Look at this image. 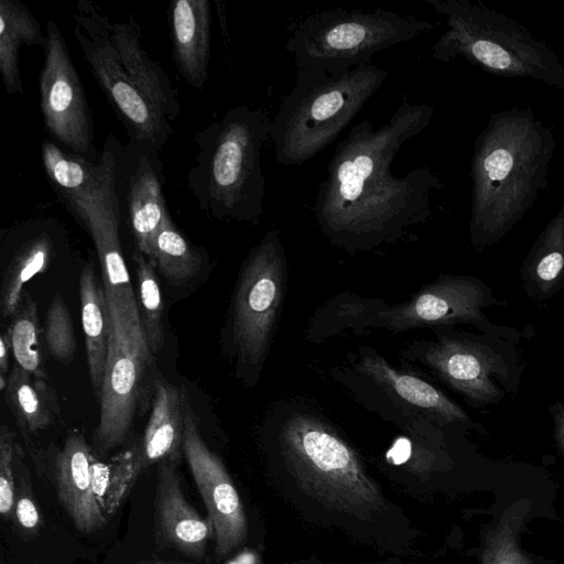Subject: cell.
<instances>
[{
    "label": "cell",
    "instance_id": "obj_18",
    "mask_svg": "<svg viewBox=\"0 0 564 564\" xmlns=\"http://www.w3.org/2000/svg\"><path fill=\"white\" fill-rule=\"evenodd\" d=\"M176 462L158 465L154 497V531L158 544L186 556L204 557L215 538L213 522L194 509L181 488Z\"/></svg>",
    "mask_w": 564,
    "mask_h": 564
},
{
    "label": "cell",
    "instance_id": "obj_34",
    "mask_svg": "<svg viewBox=\"0 0 564 564\" xmlns=\"http://www.w3.org/2000/svg\"><path fill=\"white\" fill-rule=\"evenodd\" d=\"M523 514L517 505L502 514L487 533L480 564H536L523 552L518 541Z\"/></svg>",
    "mask_w": 564,
    "mask_h": 564
},
{
    "label": "cell",
    "instance_id": "obj_23",
    "mask_svg": "<svg viewBox=\"0 0 564 564\" xmlns=\"http://www.w3.org/2000/svg\"><path fill=\"white\" fill-rule=\"evenodd\" d=\"M110 37L135 87L173 122L181 109L178 91L161 65L145 51L140 24L132 15L126 21L111 22Z\"/></svg>",
    "mask_w": 564,
    "mask_h": 564
},
{
    "label": "cell",
    "instance_id": "obj_32",
    "mask_svg": "<svg viewBox=\"0 0 564 564\" xmlns=\"http://www.w3.org/2000/svg\"><path fill=\"white\" fill-rule=\"evenodd\" d=\"M529 270L543 291L553 288L564 273V203L538 238Z\"/></svg>",
    "mask_w": 564,
    "mask_h": 564
},
{
    "label": "cell",
    "instance_id": "obj_27",
    "mask_svg": "<svg viewBox=\"0 0 564 564\" xmlns=\"http://www.w3.org/2000/svg\"><path fill=\"white\" fill-rule=\"evenodd\" d=\"M3 392L20 426L26 432L47 429L58 414L55 393L44 378L35 377L20 366L12 368Z\"/></svg>",
    "mask_w": 564,
    "mask_h": 564
},
{
    "label": "cell",
    "instance_id": "obj_5",
    "mask_svg": "<svg viewBox=\"0 0 564 564\" xmlns=\"http://www.w3.org/2000/svg\"><path fill=\"white\" fill-rule=\"evenodd\" d=\"M445 19L432 44L433 58L460 56L492 75L531 78L564 90V65L556 53L514 19L481 1L425 0Z\"/></svg>",
    "mask_w": 564,
    "mask_h": 564
},
{
    "label": "cell",
    "instance_id": "obj_4",
    "mask_svg": "<svg viewBox=\"0 0 564 564\" xmlns=\"http://www.w3.org/2000/svg\"><path fill=\"white\" fill-rule=\"evenodd\" d=\"M295 74L270 123L275 159L284 166H301L333 143L389 75L371 63L339 74L315 68Z\"/></svg>",
    "mask_w": 564,
    "mask_h": 564
},
{
    "label": "cell",
    "instance_id": "obj_33",
    "mask_svg": "<svg viewBox=\"0 0 564 564\" xmlns=\"http://www.w3.org/2000/svg\"><path fill=\"white\" fill-rule=\"evenodd\" d=\"M8 329L13 356L18 365L39 378H45L39 346V318L35 302L23 296Z\"/></svg>",
    "mask_w": 564,
    "mask_h": 564
},
{
    "label": "cell",
    "instance_id": "obj_40",
    "mask_svg": "<svg viewBox=\"0 0 564 564\" xmlns=\"http://www.w3.org/2000/svg\"><path fill=\"white\" fill-rule=\"evenodd\" d=\"M228 564H260L258 555L252 551H243Z\"/></svg>",
    "mask_w": 564,
    "mask_h": 564
},
{
    "label": "cell",
    "instance_id": "obj_39",
    "mask_svg": "<svg viewBox=\"0 0 564 564\" xmlns=\"http://www.w3.org/2000/svg\"><path fill=\"white\" fill-rule=\"evenodd\" d=\"M554 437L558 449L564 456V404L557 403L553 410Z\"/></svg>",
    "mask_w": 564,
    "mask_h": 564
},
{
    "label": "cell",
    "instance_id": "obj_9",
    "mask_svg": "<svg viewBox=\"0 0 564 564\" xmlns=\"http://www.w3.org/2000/svg\"><path fill=\"white\" fill-rule=\"evenodd\" d=\"M74 19L76 39L91 74L128 131L130 142L155 152L169 141L171 122L135 87L110 37V19L89 0H78Z\"/></svg>",
    "mask_w": 564,
    "mask_h": 564
},
{
    "label": "cell",
    "instance_id": "obj_26",
    "mask_svg": "<svg viewBox=\"0 0 564 564\" xmlns=\"http://www.w3.org/2000/svg\"><path fill=\"white\" fill-rule=\"evenodd\" d=\"M45 220L33 221L30 235L21 242L13 253L6 270L1 293L0 311L3 317L17 313L25 283L44 272L55 249L53 230Z\"/></svg>",
    "mask_w": 564,
    "mask_h": 564
},
{
    "label": "cell",
    "instance_id": "obj_12",
    "mask_svg": "<svg viewBox=\"0 0 564 564\" xmlns=\"http://www.w3.org/2000/svg\"><path fill=\"white\" fill-rule=\"evenodd\" d=\"M182 451L213 522L215 554L225 557L247 539V519L239 494L221 459L203 440L187 406Z\"/></svg>",
    "mask_w": 564,
    "mask_h": 564
},
{
    "label": "cell",
    "instance_id": "obj_19",
    "mask_svg": "<svg viewBox=\"0 0 564 564\" xmlns=\"http://www.w3.org/2000/svg\"><path fill=\"white\" fill-rule=\"evenodd\" d=\"M357 371L404 410L436 423L465 422L468 415L434 386L395 368L371 347L358 348Z\"/></svg>",
    "mask_w": 564,
    "mask_h": 564
},
{
    "label": "cell",
    "instance_id": "obj_10",
    "mask_svg": "<svg viewBox=\"0 0 564 564\" xmlns=\"http://www.w3.org/2000/svg\"><path fill=\"white\" fill-rule=\"evenodd\" d=\"M46 44L39 87L44 124L54 140L65 149L97 160L94 144V124L90 108L66 46L55 21L45 26Z\"/></svg>",
    "mask_w": 564,
    "mask_h": 564
},
{
    "label": "cell",
    "instance_id": "obj_1",
    "mask_svg": "<svg viewBox=\"0 0 564 564\" xmlns=\"http://www.w3.org/2000/svg\"><path fill=\"white\" fill-rule=\"evenodd\" d=\"M434 108L404 97L388 121L355 124L335 148L314 204L317 226L336 247L366 251L395 242L427 220L443 182L423 165L392 172L401 147L431 122Z\"/></svg>",
    "mask_w": 564,
    "mask_h": 564
},
{
    "label": "cell",
    "instance_id": "obj_42",
    "mask_svg": "<svg viewBox=\"0 0 564 564\" xmlns=\"http://www.w3.org/2000/svg\"><path fill=\"white\" fill-rule=\"evenodd\" d=\"M41 564H52V563H41Z\"/></svg>",
    "mask_w": 564,
    "mask_h": 564
},
{
    "label": "cell",
    "instance_id": "obj_30",
    "mask_svg": "<svg viewBox=\"0 0 564 564\" xmlns=\"http://www.w3.org/2000/svg\"><path fill=\"white\" fill-rule=\"evenodd\" d=\"M152 263L170 283L182 284L199 271L203 257L169 216L155 238Z\"/></svg>",
    "mask_w": 564,
    "mask_h": 564
},
{
    "label": "cell",
    "instance_id": "obj_14",
    "mask_svg": "<svg viewBox=\"0 0 564 564\" xmlns=\"http://www.w3.org/2000/svg\"><path fill=\"white\" fill-rule=\"evenodd\" d=\"M447 386L476 403H489L500 395L494 377L505 369L499 356L478 343L437 334L435 340H416L403 351Z\"/></svg>",
    "mask_w": 564,
    "mask_h": 564
},
{
    "label": "cell",
    "instance_id": "obj_11",
    "mask_svg": "<svg viewBox=\"0 0 564 564\" xmlns=\"http://www.w3.org/2000/svg\"><path fill=\"white\" fill-rule=\"evenodd\" d=\"M110 340L99 395V421L94 445L99 454L119 446L133 424L142 379L151 364L144 337L139 336L113 311H110Z\"/></svg>",
    "mask_w": 564,
    "mask_h": 564
},
{
    "label": "cell",
    "instance_id": "obj_15",
    "mask_svg": "<svg viewBox=\"0 0 564 564\" xmlns=\"http://www.w3.org/2000/svg\"><path fill=\"white\" fill-rule=\"evenodd\" d=\"M164 178L159 152L129 142L117 167V192L124 207L137 250L151 262L154 241L170 216L163 193Z\"/></svg>",
    "mask_w": 564,
    "mask_h": 564
},
{
    "label": "cell",
    "instance_id": "obj_25",
    "mask_svg": "<svg viewBox=\"0 0 564 564\" xmlns=\"http://www.w3.org/2000/svg\"><path fill=\"white\" fill-rule=\"evenodd\" d=\"M46 35L31 11L17 0H0V75L6 93L23 95L20 74L22 45L44 50Z\"/></svg>",
    "mask_w": 564,
    "mask_h": 564
},
{
    "label": "cell",
    "instance_id": "obj_16",
    "mask_svg": "<svg viewBox=\"0 0 564 564\" xmlns=\"http://www.w3.org/2000/svg\"><path fill=\"white\" fill-rule=\"evenodd\" d=\"M74 217L94 241L109 310L122 318L137 335L144 337L119 238L121 215L117 184L102 199L83 205Z\"/></svg>",
    "mask_w": 564,
    "mask_h": 564
},
{
    "label": "cell",
    "instance_id": "obj_2",
    "mask_svg": "<svg viewBox=\"0 0 564 564\" xmlns=\"http://www.w3.org/2000/svg\"><path fill=\"white\" fill-rule=\"evenodd\" d=\"M556 148L552 131L531 107L490 115L476 137L471 158L469 232L476 248L502 238L549 184Z\"/></svg>",
    "mask_w": 564,
    "mask_h": 564
},
{
    "label": "cell",
    "instance_id": "obj_22",
    "mask_svg": "<svg viewBox=\"0 0 564 564\" xmlns=\"http://www.w3.org/2000/svg\"><path fill=\"white\" fill-rule=\"evenodd\" d=\"M172 56L183 79L203 89L208 75L212 9L208 0H175L170 7Z\"/></svg>",
    "mask_w": 564,
    "mask_h": 564
},
{
    "label": "cell",
    "instance_id": "obj_20",
    "mask_svg": "<svg viewBox=\"0 0 564 564\" xmlns=\"http://www.w3.org/2000/svg\"><path fill=\"white\" fill-rule=\"evenodd\" d=\"M93 456L85 436L75 430L68 433L53 466L59 502L75 528L85 534L100 530L108 520L100 511L93 491Z\"/></svg>",
    "mask_w": 564,
    "mask_h": 564
},
{
    "label": "cell",
    "instance_id": "obj_29",
    "mask_svg": "<svg viewBox=\"0 0 564 564\" xmlns=\"http://www.w3.org/2000/svg\"><path fill=\"white\" fill-rule=\"evenodd\" d=\"M139 478L131 449L108 462L91 459L93 491L102 514L108 519L122 505Z\"/></svg>",
    "mask_w": 564,
    "mask_h": 564
},
{
    "label": "cell",
    "instance_id": "obj_35",
    "mask_svg": "<svg viewBox=\"0 0 564 564\" xmlns=\"http://www.w3.org/2000/svg\"><path fill=\"white\" fill-rule=\"evenodd\" d=\"M45 338L51 355L61 361L69 360L76 350L73 321L64 299L56 293L47 308Z\"/></svg>",
    "mask_w": 564,
    "mask_h": 564
},
{
    "label": "cell",
    "instance_id": "obj_6",
    "mask_svg": "<svg viewBox=\"0 0 564 564\" xmlns=\"http://www.w3.org/2000/svg\"><path fill=\"white\" fill-rule=\"evenodd\" d=\"M278 445L299 486L339 511L368 514L382 502L351 446L308 409L286 410L278 420Z\"/></svg>",
    "mask_w": 564,
    "mask_h": 564
},
{
    "label": "cell",
    "instance_id": "obj_24",
    "mask_svg": "<svg viewBox=\"0 0 564 564\" xmlns=\"http://www.w3.org/2000/svg\"><path fill=\"white\" fill-rule=\"evenodd\" d=\"M79 294L89 378L99 398L108 357L111 316L105 289L96 278L91 261L80 272Z\"/></svg>",
    "mask_w": 564,
    "mask_h": 564
},
{
    "label": "cell",
    "instance_id": "obj_28",
    "mask_svg": "<svg viewBox=\"0 0 564 564\" xmlns=\"http://www.w3.org/2000/svg\"><path fill=\"white\" fill-rule=\"evenodd\" d=\"M380 299L360 297L352 293H343L326 302L312 316L306 328L310 341H322L328 337L351 329L364 334L384 306Z\"/></svg>",
    "mask_w": 564,
    "mask_h": 564
},
{
    "label": "cell",
    "instance_id": "obj_41",
    "mask_svg": "<svg viewBox=\"0 0 564 564\" xmlns=\"http://www.w3.org/2000/svg\"><path fill=\"white\" fill-rule=\"evenodd\" d=\"M135 564H183V563L165 562V561H161V560H145V561L138 562Z\"/></svg>",
    "mask_w": 564,
    "mask_h": 564
},
{
    "label": "cell",
    "instance_id": "obj_17",
    "mask_svg": "<svg viewBox=\"0 0 564 564\" xmlns=\"http://www.w3.org/2000/svg\"><path fill=\"white\" fill-rule=\"evenodd\" d=\"M122 148L110 133L99 158L89 160L61 148L53 140L42 142V163L50 184L58 200L73 216L83 205L102 199L116 187Z\"/></svg>",
    "mask_w": 564,
    "mask_h": 564
},
{
    "label": "cell",
    "instance_id": "obj_31",
    "mask_svg": "<svg viewBox=\"0 0 564 564\" xmlns=\"http://www.w3.org/2000/svg\"><path fill=\"white\" fill-rule=\"evenodd\" d=\"M138 280V310L145 343L152 354L164 345L163 302L160 283L152 262L140 251H135Z\"/></svg>",
    "mask_w": 564,
    "mask_h": 564
},
{
    "label": "cell",
    "instance_id": "obj_36",
    "mask_svg": "<svg viewBox=\"0 0 564 564\" xmlns=\"http://www.w3.org/2000/svg\"><path fill=\"white\" fill-rule=\"evenodd\" d=\"M14 465L18 480L15 481V497L13 519L17 528L26 536H34L42 527V519L35 498L33 496L28 468L22 462V453L15 444Z\"/></svg>",
    "mask_w": 564,
    "mask_h": 564
},
{
    "label": "cell",
    "instance_id": "obj_21",
    "mask_svg": "<svg viewBox=\"0 0 564 564\" xmlns=\"http://www.w3.org/2000/svg\"><path fill=\"white\" fill-rule=\"evenodd\" d=\"M184 391L158 380L150 419L143 437L131 447L138 476L164 460L176 462L183 443L185 414L188 406Z\"/></svg>",
    "mask_w": 564,
    "mask_h": 564
},
{
    "label": "cell",
    "instance_id": "obj_37",
    "mask_svg": "<svg viewBox=\"0 0 564 564\" xmlns=\"http://www.w3.org/2000/svg\"><path fill=\"white\" fill-rule=\"evenodd\" d=\"M15 442L12 432L2 426L0 431V513L9 521L13 519L15 478Z\"/></svg>",
    "mask_w": 564,
    "mask_h": 564
},
{
    "label": "cell",
    "instance_id": "obj_13",
    "mask_svg": "<svg viewBox=\"0 0 564 564\" xmlns=\"http://www.w3.org/2000/svg\"><path fill=\"white\" fill-rule=\"evenodd\" d=\"M486 303L482 286L464 276H442L424 285L408 301L384 306L371 329L402 333L423 327L476 323Z\"/></svg>",
    "mask_w": 564,
    "mask_h": 564
},
{
    "label": "cell",
    "instance_id": "obj_8",
    "mask_svg": "<svg viewBox=\"0 0 564 564\" xmlns=\"http://www.w3.org/2000/svg\"><path fill=\"white\" fill-rule=\"evenodd\" d=\"M288 262L280 231L271 228L248 253L234 293L227 338L236 375L257 384L283 305Z\"/></svg>",
    "mask_w": 564,
    "mask_h": 564
},
{
    "label": "cell",
    "instance_id": "obj_7",
    "mask_svg": "<svg viewBox=\"0 0 564 564\" xmlns=\"http://www.w3.org/2000/svg\"><path fill=\"white\" fill-rule=\"evenodd\" d=\"M435 24L391 10L332 8L297 18L288 26L285 50L297 68L339 74L391 46L431 31Z\"/></svg>",
    "mask_w": 564,
    "mask_h": 564
},
{
    "label": "cell",
    "instance_id": "obj_38",
    "mask_svg": "<svg viewBox=\"0 0 564 564\" xmlns=\"http://www.w3.org/2000/svg\"><path fill=\"white\" fill-rule=\"evenodd\" d=\"M12 351L9 332H4L0 337V389L3 391L7 384L6 376L8 373L9 355Z\"/></svg>",
    "mask_w": 564,
    "mask_h": 564
},
{
    "label": "cell",
    "instance_id": "obj_3",
    "mask_svg": "<svg viewBox=\"0 0 564 564\" xmlns=\"http://www.w3.org/2000/svg\"><path fill=\"white\" fill-rule=\"evenodd\" d=\"M270 123L263 111L240 105L196 133L198 151L187 188L210 217L259 224L265 196L261 160L271 141Z\"/></svg>",
    "mask_w": 564,
    "mask_h": 564
}]
</instances>
